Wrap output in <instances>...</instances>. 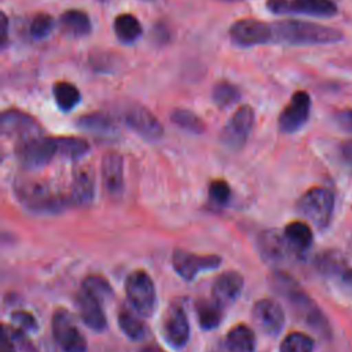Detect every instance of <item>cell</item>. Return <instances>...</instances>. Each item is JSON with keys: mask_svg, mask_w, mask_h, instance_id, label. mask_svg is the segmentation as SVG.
<instances>
[{"mask_svg": "<svg viewBox=\"0 0 352 352\" xmlns=\"http://www.w3.org/2000/svg\"><path fill=\"white\" fill-rule=\"evenodd\" d=\"M230 186L224 180H214L209 186V197L210 201L216 205H226L230 199Z\"/></svg>", "mask_w": 352, "mask_h": 352, "instance_id": "8d00e7d4", "label": "cell"}, {"mask_svg": "<svg viewBox=\"0 0 352 352\" xmlns=\"http://www.w3.org/2000/svg\"><path fill=\"white\" fill-rule=\"evenodd\" d=\"M89 65L96 72L109 73V72H113L116 67V58L113 55H110L109 52L96 51V52L91 54Z\"/></svg>", "mask_w": 352, "mask_h": 352, "instance_id": "d590c367", "label": "cell"}, {"mask_svg": "<svg viewBox=\"0 0 352 352\" xmlns=\"http://www.w3.org/2000/svg\"><path fill=\"white\" fill-rule=\"evenodd\" d=\"M12 320L26 330H34L37 327L36 319L28 312H14Z\"/></svg>", "mask_w": 352, "mask_h": 352, "instance_id": "74e56055", "label": "cell"}, {"mask_svg": "<svg viewBox=\"0 0 352 352\" xmlns=\"http://www.w3.org/2000/svg\"><path fill=\"white\" fill-rule=\"evenodd\" d=\"M265 7L278 15L331 18L337 14V6L331 0H267Z\"/></svg>", "mask_w": 352, "mask_h": 352, "instance_id": "52a82bcc", "label": "cell"}, {"mask_svg": "<svg viewBox=\"0 0 352 352\" xmlns=\"http://www.w3.org/2000/svg\"><path fill=\"white\" fill-rule=\"evenodd\" d=\"M135 312L125 308L121 309L118 314V326L128 338L133 341H142L147 337L148 329L146 323L140 319L142 315Z\"/></svg>", "mask_w": 352, "mask_h": 352, "instance_id": "484cf974", "label": "cell"}, {"mask_svg": "<svg viewBox=\"0 0 352 352\" xmlns=\"http://www.w3.org/2000/svg\"><path fill=\"white\" fill-rule=\"evenodd\" d=\"M1 18H3V22H1V40H0V44H1V50H4L8 44V18L4 12H1Z\"/></svg>", "mask_w": 352, "mask_h": 352, "instance_id": "b9f144b4", "label": "cell"}, {"mask_svg": "<svg viewBox=\"0 0 352 352\" xmlns=\"http://www.w3.org/2000/svg\"><path fill=\"white\" fill-rule=\"evenodd\" d=\"M125 293L133 309L142 316H150L157 304L155 287L150 275L142 270H136L126 276Z\"/></svg>", "mask_w": 352, "mask_h": 352, "instance_id": "5b68a950", "label": "cell"}, {"mask_svg": "<svg viewBox=\"0 0 352 352\" xmlns=\"http://www.w3.org/2000/svg\"><path fill=\"white\" fill-rule=\"evenodd\" d=\"M102 182L104 190L111 197H118L124 190L122 157L116 151H109L102 158Z\"/></svg>", "mask_w": 352, "mask_h": 352, "instance_id": "ac0fdd59", "label": "cell"}, {"mask_svg": "<svg viewBox=\"0 0 352 352\" xmlns=\"http://www.w3.org/2000/svg\"><path fill=\"white\" fill-rule=\"evenodd\" d=\"M340 155H341L342 162L349 169H352V139L345 140V142L341 143V146H340Z\"/></svg>", "mask_w": 352, "mask_h": 352, "instance_id": "ab89813d", "label": "cell"}, {"mask_svg": "<svg viewBox=\"0 0 352 352\" xmlns=\"http://www.w3.org/2000/svg\"><path fill=\"white\" fill-rule=\"evenodd\" d=\"M337 124L345 129L352 132V109H344L336 114Z\"/></svg>", "mask_w": 352, "mask_h": 352, "instance_id": "f35d334b", "label": "cell"}, {"mask_svg": "<svg viewBox=\"0 0 352 352\" xmlns=\"http://www.w3.org/2000/svg\"><path fill=\"white\" fill-rule=\"evenodd\" d=\"M316 270L341 293L352 298V264L338 252L327 250L315 260Z\"/></svg>", "mask_w": 352, "mask_h": 352, "instance_id": "277c9868", "label": "cell"}, {"mask_svg": "<svg viewBox=\"0 0 352 352\" xmlns=\"http://www.w3.org/2000/svg\"><path fill=\"white\" fill-rule=\"evenodd\" d=\"M243 287V278L236 271L223 272L216 278L212 286V298L221 307L232 304L241 294Z\"/></svg>", "mask_w": 352, "mask_h": 352, "instance_id": "e0dca14e", "label": "cell"}, {"mask_svg": "<svg viewBox=\"0 0 352 352\" xmlns=\"http://www.w3.org/2000/svg\"><path fill=\"white\" fill-rule=\"evenodd\" d=\"M1 133L15 136L19 140L41 135L38 122L28 113L16 109L4 110L1 114Z\"/></svg>", "mask_w": 352, "mask_h": 352, "instance_id": "5bb4252c", "label": "cell"}, {"mask_svg": "<svg viewBox=\"0 0 352 352\" xmlns=\"http://www.w3.org/2000/svg\"><path fill=\"white\" fill-rule=\"evenodd\" d=\"M190 334L188 320L184 309L179 304L170 305L164 319V337L173 348H182L187 344Z\"/></svg>", "mask_w": 352, "mask_h": 352, "instance_id": "2e32d148", "label": "cell"}, {"mask_svg": "<svg viewBox=\"0 0 352 352\" xmlns=\"http://www.w3.org/2000/svg\"><path fill=\"white\" fill-rule=\"evenodd\" d=\"M252 318L256 326L265 334H278L285 324V312L282 307L270 298L256 302L252 311Z\"/></svg>", "mask_w": 352, "mask_h": 352, "instance_id": "9a60e30c", "label": "cell"}, {"mask_svg": "<svg viewBox=\"0 0 352 352\" xmlns=\"http://www.w3.org/2000/svg\"><path fill=\"white\" fill-rule=\"evenodd\" d=\"M58 154L56 138L36 135L16 144V157L26 169H37L47 165Z\"/></svg>", "mask_w": 352, "mask_h": 352, "instance_id": "8992f818", "label": "cell"}, {"mask_svg": "<svg viewBox=\"0 0 352 352\" xmlns=\"http://www.w3.org/2000/svg\"><path fill=\"white\" fill-rule=\"evenodd\" d=\"M228 36L231 43L241 48L268 44L272 40L271 23L258 21V19L243 18V19L235 21L230 26Z\"/></svg>", "mask_w": 352, "mask_h": 352, "instance_id": "ba28073f", "label": "cell"}, {"mask_svg": "<svg viewBox=\"0 0 352 352\" xmlns=\"http://www.w3.org/2000/svg\"><path fill=\"white\" fill-rule=\"evenodd\" d=\"M144 1H153V0H144Z\"/></svg>", "mask_w": 352, "mask_h": 352, "instance_id": "bcb514c9", "label": "cell"}, {"mask_svg": "<svg viewBox=\"0 0 352 352\" xmlns=\"http://www.w3.org/2000/svg\"><path fill=\"white\" fill-rule=\"evenodd\" d=\"M55 26V19L47 12L36 14L28 26V33L33 40L47 38Z\"/></svg>", "mask_w": 352, "mask_h": 352, "instance_id": "d6a6232c", "label": "cell"}, {"mask_svg": "<svg viewBox=\"0 0 352 352\" xmlns=\"http://www.w3.org/2000/svg\"><path fill=\"white\" fill-rule=\"evenodd\" d=\"M271 43L287 45L330 44L344 38L341 30L331 26L297 19H285L271 23Z\"/></svg>", "mask_w": 352, "mask_h": 352, "instance_id": "6da1fadb", "label": "cell"}, {"mask_svg": "<svg viewBox=\"0 0 352 352\" xmlns=\"http://www.w3.org/2000/svg\"><path fill=\"white\" fill-rule=\"evenodd\" d=\"M113 30L117 40L122 44H133L143 34V28L139 19L129 12L120 14L114 18Z\"/></svg>", "mask_w": 352, "mask_h": 352, "instance_id": "cb8c5ba5", "label": "cell"}, {"mask_svg": "<svg viewBox=\"0 0 352 352\" xmlns=\"http://www.w3.org/2000/svg\"><path fill=\"white\" fill-rule=\"evenodd\" d=\"M220 263L219 256H201L183 249H175L172 256L175 271L186 280H192L201 271L217 268Z\"/></svg>", "mask_w": 352, "mask_h": 352, "instance_id": "7c38bea8", "label": "cell"}, {"mask_svg": "<svg viewBox=\"0 0 352 352\" xmlns=\"http://www.w3.org/2000/svg\"><path fill=\"white\" fill-rule=\"evenodd\" d=\"M241 99V92L236 85L227 80L217 81L212 88V100L220 109H228Z\"/></svg>", "mask_w": 352, "mask_h": 352, "instance_id": "f546056e", "label": "cell"}, {"mask_svg": "<svg viewBox=\"0 0 352 352\" xmlns=\"http://www.w3.org/2000/svg\"><path fill=\"white\" fill-rule=\"evenodd\" d=\"M223 308L219 302L212 300H201L197 304V318L199 326L205 330H212L219 326L223 319Z\"/></svg>", "mask_w": 352, "mask_h": 352, "instance_id": "f1b7e54d", "label": "cell"}, {"mask_svg": "<svg viewBox=\"0 0 352 352\" xmlns=\"http://www.w3.org/2000/svg\"><path fill=\"white\" fill-rule=\"evenodd\" d=\"M285 241L292 253L302 256L312 245L314 235L308 224L302 221H292L285 227L283 231Z\"/></svg>", "mask_w": 352, "mask_h": 352, "instance_id": "7402d4cb", "label": "cell"}, {"mask_svg": "<svg viewBox=\"0 0 352 352\" xmlns=\"http://www.w3.org/2000/svg\"><path fill=\"white\" fill-rule=\"evenodd\" d=\"M77 125L84 131L98 135H113L117 129L114 120L109 114L100 111H94L81 116L77 120Z\"/></svg>", "mask_w": 352, "mask_h": 352, "instance_id": "d4e9b609", "label": "cell"}, {"mask_svg": "<svg viewBox=\"0 0 352 352\" xmlns=\"http://www.w3.org/2000/svg\"><path fill=\"white\" fill-rule=\"evenodd\" d=\"M220 1H228V3H231V1H242V0H220Z\"/></svg>", "mask_w": 352, "mask_h": 352, "instance_id": "ee69618b", "label": "cell"}, {"mask_svg": "<svg viewBox=\"0 0 352 352\" xmlns=\"http://www.w3.org/2000/svg\"><path fill=\"white\" fill-rule=\"evenodd\" d=\"M60 32L73 38H81L91 33L92 23L89 15L82 10H66L58 21Z\"/></svg>", "mask_w": 352, "mask_h": 352, "instance_id": "44dd1931", "label": "cell"}, {"mask_svg": "<svg viewBox=\"0 0 352 352\" xmlns=\"http://www.w3.org/2000/svg\"><path fill=\"white\" fill-rule=\"evenodd\" d=\"M98 1H110V0H98Z\"/></svg>", "mask_w": 352, "mask_h": 352, "instance_id": "f6af8a7d", "label": "cell"}, {"mask_svg": "<svg viewBox=\"0 0 352 352\" xmlns=\"http://www.w3.org/2000/svg\"><path fill=\"white\" fill-rule=\"evenodd\" d=\"M280 352H312L314 340L300 331L289 333L280 342Z\"/></svg>", "mask_w": 352, "mask_h": 352, "instance_id": "836d02e7", "label": "cell"}, {"mask_svg": "<svg viewBox=\"0 0 352 352\" xmlns=\"http://www.w3.org/2000/svg\"><path fill=\"white\" fill-rule=\"evenodd\" d=\"M151 36H153L155 40H158V41H161V43H165V41L168 40L169 32H168L166 26H164V25H155V26L151 29Z\"/></svg>", "mask_w": 352, "mask_h": 352, "instance_id": "60d3db41", "label": "cell"}, {"mask_svg": "<svg viewBox=\"0 0 352 352\" xmlns=\"http://www.w3.org/2000/svg\"><path fill=\"white\" fill-rule=\"evenodd\" d=\"M226 344L230 352H254L256 337L250 327L236 324L228 331Z\"/></svg>", "mask_w": 352, "mask_h": 352, "instance_id": "4316f807", "label": "cell"}, {"mask_svg": "<svg viewBox=\"0 0 352 352\" xmlns=\"http://www.w3.org/2000/svg\"><path fill=\"white\" fill-rule=\"evenodd\" d=\"M170 121L179 128L191 133H202L205 131V122L199 116L188 109H175L170 113Z\"/></svg>", "mask_w": 352, "mask_h": 352, "instance_id": "4dcf8cb0", "label": "cell"}, {"mask_svg": "<svg viewBox=\"0 0 352 352\" xmlns=\"http://www.w3.org/2000/svg\"><path fill=\"white\" fill-rule=\"evenodd\" d=\"M254 122V111L249 104L241 106L230 117L220 132V140L231 150H239L245 146Z\"/></svg>", "mask_w": 352, "mask_h": 352, "instance_id": "9c48e42d", "label": "cell"}, {"mask_svg": "<svg viewBox=\"0 0 352 352\" xmlns=\"http://www.w3.org/2000/svg\"><path fill=\"white\" fill-rule=\"evenodd\" d=\"M77 307L82 322L94 331H102L106 327V316L102 301L81 290L77 296Z\"/></svg>", "mask_w": 352, "mask_h": 352, "instance_id": "d6986e66", "label": "cell"}, {"mask_svg": "<svg viewBox=\"0 0 352 352\" xmlns=\"http://www.w3.org/2000/svg\"><path fill=\"white\" fill-rule=\"evenodd\" d=\"M311 96L305 91H296L278 117V126L285 133L301 129L309 118Z\"/></svg>", "mask_w": 352, "mask_h": 352, "instance_id": "8fae6325", "label": "cell"}, {"mask_svg": "<svg viewBox=\"0 0 352 352\" xmlns=\"http://www.w3.org/2000/svg\"><path fill=\"white\" fill-rule=\"evenodd\" d=\"M257 246H258L263 260L272 263V264L283 261L286 254L290 252V249L285 241V236L274 230L261 232L258 235Z\"/></svg>", "mask_w": 352, "mask_h": 352, "instance_id": "ffe728a7", "label": "cell"}, {"mask_svg": "<svg viewBox=\"0 0 352 352\" xmlns=\"http://www.w3.org/2000/svg\"><path fill=\"white\" fill-rule=\"evenodd\" d=\"M297 210L318 228H326L334 212V195L323 187L309 188L297 202Z\"/></svg>", "mask_w": 352, "mask_h": 352, "instance_id": "3957f363", "label": "cell"}, {"mask_svg": "<svg viewBox=\"0 0 352 352\" xmlns=\"http://www.w3.org/2000/svg\"><path fill=\"white\" fill-rule=\"evenodd\" d=\"M52 95L56 106L62 111H72L81 100L80 89L69 81H58L52 87Z\"/></svg>", "mask_w": 352, "mask_h": 352, "instance_id": "83f0119b", "label": "cell"}, {"mask_svg": "<svg viewBox=\"0 0 352 352\" xmlns=\"http://www.w3.org/2000/svg\"><path fill=\"white\" fill-rule=\"evenodd\" d=\"M124 122L138 135L146 139H160L164 135V128L160 120L144 106L131 104L125 109Z\"/></svg>", "mask_w": 352, "mask_h": 352, "instance_id": "4fadbf2b", "label": "cell"}, {"mask_svg": "<svg viewBox=\"0 0 352 352\" xmlns=\"http://www.w3.org/2000/svg\"><path fill=\"white\" fill-rule=\"evenodd\" d=\"M95 192L94 172L85 166L78 168L73 173L72 198L78 205H87L92 201Z\"/></svg>", "mask_w": 352, "mask_h": 352, "instance_id": "603a6c76", "label": "cell"}, {"mask_svg": "<svg viewBox=\"0 0 352 352\" xmlns=\"http://www.w3.org/2000/svg\"><path fill=\"white\" fill-rule=\"evenodd\" d=\"M275 286L279 290V293L289 301L293 311L301 320H304L308 326H311L320 334H330V327L322 311L309 298V296L298 286V283H296L294 279L283 274L276 275Z\"/></svg>", "mask_w": 352, "mask_h": 352, "instance_id": "7a4b0ae2", "label": "cell"}, {"mask_svg": "<svg viewBox=\"0 0 352 352\" xmlns=\"http://www.w3.org/2000/svg\"><path fill=\"white\" fill-rule=\"evenodd\" d=\"M1 352H15L11 337L8 334L7 327H3V336H1Z\"/></svg>", "mask_w": 352, "mask_h": 352, "instance_id": "7bdbcfd3", "label": "cell"}, {"mask_svg": "<svg viewBox=\"0 0 352 352\" xmlns=\"http://www.w3.org/2000/svg\"><path fill=\"white\" fill-rule=\"evenodd\" d=\"M52 333L58 345L65 352H85L87 341L66 309H56L52 316Z\"/></svg>", "mask_w": 352, "mask_h": 352, "instance_id": "30bf717a", "label": "cell"}, {"mask_svg": "<svg viewBox=\"0 0 352 352\" xmlns=\"http://www.w3.org/2000/svg\"><path fill=\"white\" fill-rule=\"evenodd\" d=\"M81 290L94 296L95 298H98L102 302L111 294L110 285L106 282L104 278H102L99 275H91V276L85 278Z\"/></svg>", "mask_w": 352, "mask_h": 352, "instance_id": "e575fe53", "label": "cell"}, {"mask_svg": "<svg viewBox=\"0 0 352 352\" xmlns=\"http://www.w3.org/2000/svg\"><path fill=\"white\" fill-rule=\"evenodd\" d=\"M58 154L67 158H80L89 150L87 140L76 136H60L56 138Z\"/></svg>", "mask_w": 352, "mask_h": 352, "instance_id": "1f68e13d", "label": "cell"}]
</instances>
